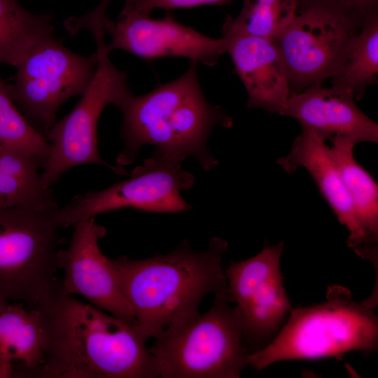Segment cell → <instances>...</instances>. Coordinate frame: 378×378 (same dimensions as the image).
<instances>
[{
  "instance_id": "4",
  "label": "cell",
  "mask_w": 378,
  "mask_h": 378,
  "mask_svg": "<svg viewBox=\"0 0 378 378\" xmlns=\"http://www.w3.org/2000/svg\"><path fill=\"white\" fill-rule=\"evenodd\" d=\"M377 346L374 309L355 301L347 288L333 285L325 302L292 309L272 341L250 354L248 361L260 370L282 360L340 358L353 351L371 354Z\"/></svg>"
},
{
  "instance_id": "16",
  "label": "cell",
  "mask_w": 378,
  "mask_h": 378,
  "mask_svg": "<svg viewBox=\"0 0 378 378\" xmlns=\"http://www.w3.org/2000/svg\"><path fill=\"white\" fill-rule=\"evenodd\" d=\"M226 52L248 94V108L279 113L290 96L288 76L281 55L273 40L222 31Z\"/></svg>"
},
{
  "instance_id": "6",
  "label": "cell",
  "mask_w": 378,
  "mask_h": 378,
  "mask_svg": "<svg viewBox=\"0 0 378 378\" xmlns=\"http://www.w3.org/2000/svg\"><path fill=\"white\" fill-rule=\"evenodd\" d=\"M87 29L93 35L97 45V68L77 104L69 113L56 121L46 135L49 153L41 175L48 187L67 170L80 164H101L116 174L128 175L122 167L106 162L97 147V125L102 112L111 104L118 107L131 93L127 74L111 62L102 22L93 21Z\"/></svg>"
},
{
  "instance_id": "27",
  "label": "cell",
  "mask_w": 378,
  "mask_h": 378,
  "mask_svg": "<svg viewBox=\"0 0 378 378\" xmlns=\"http://www.w3.org/2000/svg\"><path fill=\"white\" fill-rule=\"evenodd\" d=\"M304 0H298V5Z\"/></svg>"
},
{
  "instance_id": "7",
  "label": "cell",
  "mask_w": 378,
  "mask_h": 378,
  "mask_svg": "<svg viewBox=\"0 0 378 378\" xmlns=\"http://www.w3.org/2000/svg\"><path fill=\"white\" fill-rule=\"evenodd\" d=\"M55 211L0 209V293L29 309L57 285L56 255L62 238Z\"/></svg>"
},
{
  "instance_id": "21",
  "label": "cell",
  "mask_w": 378,
  "mask_h": 378,
  "mask_svg": "<svg viewBox=\"0 0 378 378\" xmlns=\"http://www.w3.org/2000/svg\"><path fill=\"white\" fill-rule=\"evenodd\" d=\"M52 17L33 13L18 0H0V64L15 66L41 39L53 34Z\"/></svg>"
},
{
  "instance_id": "22",
  "label": "cell",
  "mask_w": 378,
  "mask_h": 378,
  "mask_svg": "<svg viewBox=\"0 0 378 378\" xmlns=\"http://www.w3.org/2000/svg\"><path fill=\"white\" fill-rule=\"evenodd\" d=\"M298 8V0H244L237 16L225 18L222 31L274 41L296 15Z\"/></svg>"
},
{
  "instance_id": "13",
  "label": "cell",
  "mask_w": 378,
  "mask_h": 378,
  "mask_svg": "<svg viewBox=\"0 0 378 378\" xmlns=\"http://www.w3.org/2000/svg\"><path fill=\"white\" fill-rule=\"evenodd\" d=\"M69 246L56 255L57 269L64 276L56 290L62 295H78L89 303L118 318L136 324L133 310L118 284L111 258L101 251L99 241L106 228L94 218L74 225Z\"/></svg>"
},
{
  "instance_id": "25",
  "label": "cell",
  "mask_w": 378,
  "mask_h": 378,
  "mask_svg": "<svg viewBox=\"0 0 378 378\" xmlns=\"http://www.w3.org/2000/svg\"><path fill=\"white\" fill-rule=\"evenodd\" d=\"M232 0H125V4L139 12L150 14L157 8L169 11L178 8H190L200 6H223Z\"/></svg>"
},
{
  "instance_id": "26",
  "label": "cell",
  "mask_w": 378,
  "mask_h": 378,
  "mask_svg": "<svg viewBox=\"0 0 378 378\" xmlns=\"http://www.w3.org/2000/svg\"><path fill=\"white\" fill-rule=\"evenodd\" d=\"M9 304L8 300L0 293V312Z\"/></svg>"
},
{
  "instance_id": "5",
  "label": "cell",
  "mask_w": 378,
  "mask_h": 378,
  "mask_svg": "<svg viewBox=\"0 0 378 378\" xmlns=\"http://www.w3.org/2000/svg\"><path fill=\"white\" fill-rule=\"evenodd\" d=\"M244 321L228 298L168 326L149 347L162 378H239L248 365Z\"/></svg>"
},
{
  "instance_id": "8",
  "label": "cell",
  "mask_w": 378,
  "mask_h": 378,
  "mask_svg": "<svg viewBox=\"0 0 378 378\" xmlns=\"http://www.w3.org/2000/svg\"><path fill=\"white\" fill-rule=\"evenodd\" d=\"M97 64L75 53L54 34L33 46L15 65L13 99L29 123L46 136L56 122L57 112L69 99L82 95L90 84Z\"/></svg>"
},
{
  "instance_id": "9",
  "label": "cell",
  "mask_w": 378,
  "mask_h": 378,
  "mask_svg": "<svg viewBox=\"0 0 378 378\" xmlns=\"http://www.w3.org/2000/svg\"><path fill=\"white\" fill-rule=\"evenodd\" d=\"M120 182L78 195L55 211L61 228L96 216L125 208L150 213H178L191 209L181 190L191 189L194 176L180 162L154 152Z\"/></svg>"
},
{
  "instance_id": "17",
  "label": "cell",
  "mask_w": 378,
  "mask_h": 378,
  "mask_svg": "<svg viewBox=\"0 0 378 378\" xmlns=\"http://www.w3.org/2000/svg\"><path fill=\"white\" fill-rule=\"evenodd\" d=\"M44 361L38 311L9 303L0 312V378H31Z\"/></svg>"
},
{
  "instance_id": "10",
  "label": "cell",
  "mask_w": 378,
  "mask_h": 378,
  "mask_svg": "<svg viewBox=\"0 0 378 378\" xmlns=\"http://www.w3.org/2000/svg\"><path fill=\"white\" fill-rule=\"evenodd\" d=\"M283 248L284 241L265 246L255 255L233 262L225 270L229 300L242 316L249 354L272 341L293 309L280 270Z\"/></svg>"
},
{
  "instance_id": "14",
  "label": "cell",
  "mask_w": 378,
  "mask_h": 378,
  "mask_svg": "<svg viewBox=\"0 0 378 378\" xmlns=\"http://www.w3.org/2000/svg\"><path fill=\"white\" fill-rule=\"evenodd\" d=\"M326 137L314 130L302 128V132L293 142L290 152L276 162L288 174L302 167L316 183L339 222L349 230L347 244L374 267L377 260L370 253L357 220L351 199L340 172L330 153Z\"/></svg>"
},
{
  "instance_id": "24",
  "label": "cell",
  "mask_w": 378,
  "mask_h": 378,
  "mask_svg": "<svg viewBox=\"0 0 378 378\" xmlns=\"http://www.w3.org/2000/svg\"><path fill=\"white\" fill-rule=\"evenodd\" d=\"M307 8L332 12L349 20L359 29L378 16V0H304L298 5V11Z\"/></svg>"
},
{
  "instance_id": "18",
  "label": "cell",
  "mask_w": 378,
  "mask_h": 378,
  "mask_svg": "<svg viewBox=\"0 0 378 378\" xmlns=\"http://www.w3.org/2000/svg\"><path fill=\"white\" fill-rule=\"evenodd\" d=\"M328 139L330 156L351 199L367 246L378 258V185L356 160L354 153L356 144L353 140L342 136Z\"/></svg>"
},
{
  "instance_id": "23",
  "label": "cell",
  "mask_w": 378,
  "mask_h": 378,
  "mask_svg": "<svg viewBox=\"0 0 378 378\" xmlns=\"http://www.w3.org/2000/svg\"><path fill=\"white\" fill-rule=\"evenodd\" d=\"M0 147L32 154L43 162L48 158L49 144L26 119L16 105L10 85L0 76Z\"/></svg>"
},
{
  "instance_id": "20",
  "label": "cell",
  "mask_w": 378,
  "mask_h": 378,
  "mask_svg": "<svg viewBox=\"0 0 378 378\" xmlns=\"http://www.w3.org/2000/svg\"><path fill=\"white\" fill-rule=\"evenodd\" d=\"M377 77L378 16L350 39L330 79L331 85L351 90L358 100Z\"/></svg>"
},
{
  "instance_id": "2",
  "label": "cell",
  "mask_w": 378,
  "mask_h": 378,
  "mask_svg": "<svg viewBox=\"0 0 378 378\" xmlns=\"http://www.w3.org/2000/svg\"><path fill=\"white\" fill-rule=\"evenodd\" d=\"M227 246V241L214 237L205 250L197 251L186 239L164 255L111 259L120 288L147 339L200 312V304L209 293L229 299L221 263Z\"/></svg>"
},
{
  "instance_id": "1",
  "label": "cell",
  "mask_w": 378,
  "mask_h": 378,
  "mask_svg": "<svg viewBox=\"0 0 378 378\" xmlns=\"http://www.w3.org/2000/svg\"><path fill=\"white\" fill-rule=\"evenodd\" d=\"M39 312L44 363L31 378H155L147 338L131 323L55 290Z\"/></svg>"
},
{
  "instance_id": "12",
  "label": "cell",
  "mask_w": 378,
  "mask_h": 378,
  "mask_svg": "<svg viewBox=\"0 0 378 378\" xmlns=\"http://www.w3.org/2000/svg\"><path fill=\"white\" fill-rule=\"evenodd\" d=\"M103 27L111 41L107 50H122L148 62L163 57H182L214 66L226 52L227 41L204 35L178 22L170 13L162 18L124 5L116 22L105 15Z\"/></svg>"
},
{
  "instance_id": "3",
  "label": "cell",
  "mask_w": 378,
  "mask_h": 378,
  "mask_svg": "<svg viewBox=\"0 0 378 378\" xmlns=\"http://www.w3.org/2000/svg\"><path fill=\"white\" fill-rule=\"evenodd\" d=\"M197 64L190 61L187 70L176 79L160 84L149 92L129 94L118 107L122 114L120 137L124 147L116 158L118 166L133 163L141 146L181 162L193 157L205 171L218 162L211 155L208 137L214 127L233 125L223 107L211 104L202 90Z\"/></svg>"
},
{
  "instance_id": "15",
  "label": "cell",
  "mask_w": 378,
  "mask_h": 378,
  "mask_svg": "<svg viewBox=\"0 0 378 378\" xmlns=\"http://www.w3.org/2000/svg\"><path fill=\"white\" fill-rule=\"evenodd\" d=\"M355 99L348 89L316 83L290 96L279 115L295 118L302 128L327 139L342 136L356 144L377 143V123L357 106Z\"/></svg>"
},
{
  "instance_id": "19",
  "label": "cell",
  "mask_w": 378,
  "mask_h": 378,
  "mask_svg": "<svg viewBox=\"0 0 378 378\" xmlns=\"http://www.w3.org/2000/svg\"><path fill=\"white\" fill-rule=\"evenodd\" d=\"M43 162L20 150L0 147V209L22 207L52 211L59 206L41 178Z\"/></svg>"
},
{
  "instance_id": "11",
  "label": "cell",
  "mask_w": 378,
  "mask_h": 378,
  "mask_svg": "<svg viewBox=\"0 0 378 378\" xmlns=\"http://www.w3.org/2000/svg\"><path fill=\"white\" fill-rule=\"evenodd\" d=\"M360 29L326 10L298 11L274 39L286 70L290 96L330 78L349 41Z\"/></svg>"
}]
</instances>
